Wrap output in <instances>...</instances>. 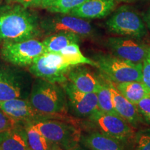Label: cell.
I'll use <instances>...</instances> for the list:
<instances>
[{"label":"cell","instance_id":"cell-1","mask_svg":"<svg viewBox=\"0 0 150 150\" xmlns=\"http://www.w3.org/2000/svg\"><path fill=\"white\" fill-rule=\"evenodd\" d=\"M42 33L39 17L31 8L19 4L0 5V42L36 39Z\"/></svg>","mask_w":150,"mask_h":150},{"label":"cell","instance_id":"cell-2","mask_svg":"<svg viewBox=\"0 0 150 150\" xmlns=\"http://www.w3.org/2000/svg\"><path fill=\"white\" fill-rule=\"evenodd\" d=\"M29 101L37 112L47 117L65 113L68 106L66 95L61 86L41 79L33 84Z\"/></svg>","mask_w":150,"mask_h":150},{"label":"cell","instance_id":"cell-3","mask_svg":"<svg viewBox=\"0 0 150 150\" xmlns=\"http://www.w3.org/2000/svg\"><path fill=\"white\" fill-rule=\"evenodd\" d=\"M93 61L104 78L113 83L142 81V63H134L111 54H98Z\"/></svg>","mask_w":150,"mask_h":150},{"label":"cell","instance_id":"cell-4","mask_svg":"<svg viewBox=\"0 0 150 150\" xmlns=\"http://www.w3.org/2000/svg\"><path fill=\"white\" fill-rule=\"evenodd\" d=\"M108 31L117 36L142 39L147 29L142 17L132 7L124 5L114 11L106 22Z\"/></svg>","mask_w":150,"mask_h":150},{"label":"cell","instance_id":"cell-5","mask_svg":"<svg viewBox=\"0 0 150 150\" xmlns=\"http://www.w3.org/2000/svg\"><path fill=\"white\" fill-rule=\"evenodd\" d=\"M38 130L48 140L69 150L77 147L81 136L79 129L64 122L44 119L32 122Z\"/></svg>","mask_w":150,"mask_h":150},{"label":"cell","instance_id":"cell-6","mask_svg":"<svg viewBox=\"0 0 150 150\" xmlns=\"http://www.w3.org/2000/svg\"><path fill=\"white\" fill-rule=\"evenodd\" d=\"M45 52L42 42L31 39L20 42H4L0 53L2 59L11 64L27 67Z\"/></svg>","mask_w":150,"mask_h":150},{"label":"cell","instance_id":"cell-7","mask_svg":"<svg viewBox=\"0 0 150 150\" xmlns=\"http://www.w3.org/2000/svg\"><path fill=\"white\" fill-rule=\"evenodd\" d=\"M43 33L50 35L59 32H70L81 38H90L95 34V29L88 21L68 14H53L40 20Z\"/></svg>","mask_w":150,"mask_h":150},{"label":"cell","instance_id":"cell-8","mask_svg":"<svg viewBox=\"0 0 150 150\" xmlns=\"http://www.w3.org/2000/svg\"><path fill=\"white\" fill-rule=\"evenodd\" d=\"M87 118L97 131L111 137L122 144L127 143L134 138L132 127L120 116L106 113L98 109Z\"/></svg>","mask_w":150,"mask_h":150},{"label":"cell","instance_id":"cell-9","mask_svg":"<svg viewBox=\"0 0 150 150\" xmlns=\"http://www.w3.org/2000/svg\"><path fill=\"white\" fill-rule=\"evenodd\" d=\"M106 46L112 55L134 63H142L150 54V46L134 38L110 37Z\"/></svg>","mask_w":150,"mask_h":150},{"label":"cell","instance_id":"cell-10","mask_svg":"<svg viewBox=\"0 0 150 150\" xmlns=\"http://www.w3.org/2000/svg\"><path fill=\"white\" fill-rule=\"evenodd\" d=\"M60 85L66 95L67 105L76 116L88 117L99 109L96 93L81 91L68 80Z\"/></svg>","mask_w":150,"mask_h":150},{"label":"cell","instance_id":"cell-11","mask_svg":"<svg viewBox=\"0 0 150 150\" xmlns=\"http://www.w3.org/2000/svg\"><path fill=\"white\" fill-rule=\"evenodd\" d=\"M0 108L13 120L21 124L32 123L47 117L37 112L29 100L22 98L0 102Z\"/></svg>","mask_w":150,"mask_h":150},{"label":"cell","instance_id":"cell-12","mask_svg":"<svg viewBox=\"0 0 150 150\" xmlns=\"http://www.w3.org/2000/svg\"><path fill=\"white\" fill-rule=\"evenodd\" d=\"M115 0H87L70 11L68 15L83 20L106 18L115 10Z\"/></svg>","mask_w":150,"mask_h":150},{"label":"cell","instance_id":"cell-13","mask_svg":"<svg viewBox=\"0 0 150 150\" xmlns=\"http://www.w3.org/2000/svg\"><path fill=\"white\" fill-rule=\"evenodd\" d=\"M24 85L16 71L0 67V102L23 98Z\"/></svg>","mask_w":150,"mask_h":150},{"label":"cell","instance_id":"cell-14","mask_svg":"<svg viewBox=\"0 0 150 150\" xmlns=\"http://www.w3.org/2000/svg\"><path fill=\"white\" fill-rule=\"evenodd\" d=\"M67 79L75 88L85 93H96L102 81L84 65L72 66L67 73Z\"/></svg>","mask_w":150,"mask_h":150},{"label":"cell","instance_id":"cell-15","mask_svg":"<svg viewBox=\"0 0 150 150\" xmlns=\"http://www.w3.org/2000/svg\"><path fill=\"white\" fill-rule=\"evenodd\" d=\"M106 83L111 93L114 108L118 115L134 127L138 126L140 123L142 122L143 119L137 110L136 105L127 100L117 91L113 83L108 81Z\"/></svg>","mask_w":150,"mask_h":150},{"label":"cell","instance_id":"cell-16","mask_svg":"<svg viewBox=\"0 0 150 150\" xmlns=\"http://www.w3.org/2000/svg\"><path fill=\"white\" fill-rule=\"evenodd\" d=\"M18 124L14 128L0 132L1 150H29L24 126Z\"/></svg>","mask_w":150,"mask_h":150},{"label":"cell","instance_id":"cell-17","mask_svg":"<svg viewBox=\"0 0 150 150\" xmlns=\"http://www.w3.org/2000/svg\"><path fill=\"white\" fill-rule=\"evenodd\" d=\"M81 139L91 150H124L120 142L97 131L90 133Z\"/></svg>","mask_w":150,"mask_h":150},{"label":"cell","instance_id":"cell-18","mask_svg":"<svg viewBox=\"0 0 150 150\" xmlns=\"http://www.w3.org/2000/svg\"><path fill=\"white\" fill-rule=\"evenodd\" d=\"M81 37L70 32H59L49 35L42 41L46 52L59 53L72 43H79Z\"/></svg>","mask_w":150,"mask_h":150},{"label":"cell","instance_id":"cell-19","mask_svg":"<svg viewBox=\"0 0 150 150\" xmlns=\"http://www.w3.org/2000/svg\"><path fill=\"white\" fill-rule=\"evenodd\" d=\"M114 84L117 91L134 105L150 95V92L142 81H127Z\"/></svg>","mask_w":150,"mask_h":150},{"label":"cell","instance_id":"cell-20","mask_svg":"<svg viewBox=\"0 0 150 150\" xmlns=\"http://www.w3.org/2000/svg\"><path fill=\"white\" fill-rule=\"evenodd\" d=\"M87 0H42L31 8H41L52 14H68Z\"/></svg>","mask_w":150,"mask_h":150},{"label":"cell","instance_id":"cell-21","mask_svg":"<svg viewBox=\"0 0 150 150\" xmlns=\"http://www.w3.org/2000/svg\"><path fill=\"white\" fill-rule=\"evenodd\" d=\"M29 150H48L54 143L48 140L32 123L24 124Z\"/></svg>","mask_w":150,"mask_h":150},{"label":"cell","instance_id":"cell-22","mask_svg":"<svg viewBox=\"0 0 150 150\" xmlns=\"http://www.w3.org/2000/svg\"><path fill=\"white\" fill-rule=\"evenodd\" d=\"M59 53L63 56L67 63L72 67L79 65H89L97 67V63L93 60L83 55L78 43H72L69 45Z\"/></svg>","mask_w":150,"mask_h":150},{"label":"cell","instance_id":"cell-23","mask_svg":"<svg viewBox=\"0 0 150 150\" xmlns=\"http://www.w3.org/2000/svg\"><path fill=\"white\" fill-rule=\"evenodd\" d=\"M98 101V108L101 111L112 115H118L114 108L110 90L104 81H102L96 91Z\"/></svg>","mask_w":150,"mask_h":150},{"label":"cell","instance_id":"cell-24","mask_svg":"<svg viewBox=\"0 0 150 150\" xmlns=\"http://www.w3.org/2000/svg\"><path fill=\"white\" fill-rule=\"evenodd\" d=\"M134 140V150H150V128L137 131Z\"/></svg>","mask_w":150,"mask_h":150},{"label":"cell","instance_id":"cell-25","mask_svg":"<svg viewBox=\"0 0 150 150\" xmlns=\"http://www.w3.org/2000/svg\"><path fill=\"white\" fill-rule=\"evenodd\" d=\"M136 106L142 119L150 125V95L142 99Z\"/></svg>","mask_w":150,"mask_h":150},{"label":"cell","instance_id":"cell-26","mask_svg":"<svg viewBox=\"0 0 150 150\" xmlns=\"http://www.w3.org/2000/svg\"><path fill=\"white\" fill-rule=\"evenodd\" d=\"M18 124L20 123L7 115L0 108V132L14 128Z\"/></svg>","mask_w":150,"mask_h":150},{"label":"cell","instance_id":"cell-27","mask_svg":"<svg viewBox=\"0 0 150 150\" xmlns=\"http://www.w3.org/2000/svg\"><path fill=\"white\" fill-rule=\"evenodd\" d=\"M142 82L150 92V54L142 63Z\"/></svg>","mask_w":150,"mask_h":150},{"label":"cell","instance_id":"cell-28","mask_svg":"<svg viewBox=\"0 0 150 150\" xmlns=\"http://www.w3.org/2000/svg\"><path fill=\"white\" fill-rule=\"evenodd\" d=\"M42 0H5L7 4H19L27 8H32L35 4L40 2Z\"/></svg>","mask_w":150,"mask_h":150},{"label":"cell","instance_id":"cell-29","mask_svg":"<svg viewBox=\"0 0 150 150\" xmlns=\"http://www.w3.org/2000/svg\"><path fill=\"white\" fill-rule=\"evenodd\" d=\"M142 19L147 27V29L150 31V7L142 15Z\"/></svg>","mask_w":150,"mask_h":150},{"label":"cell","instance_id":"cell-30","mask_svg":"<svg viewBox=\"0 0 150 150\" xmlns=\"http://www.w3.org/2000/svg\"><path fill=\"white\" fill-rule=\"evenodd\" d=\"M48 150H63L62 148L60 147V146L56 145V144H54L52 145V147L51 148H50Z\"/></svg>","mask_w":150,"mask_h":150},{"label":"cell","instance_id":"cell-31","mask_svg":"<svg viewBox=\"0 0 150 150\" xmlns=\"http://www.w3.org/2000/svg\"><path fill=\"white\" fill-rule=\"evenodd\" d=\"M117 2H129V1H134V0H115Z\"/></svg>","mask_w":150,"mask_h":150},{"label":"cell","instance_id":"cell-32","mask_svg":"<svg viewBox=\"0 0 150 150\" xmlns=\"http://www.w3.org/2000/svg\"><path fill=\"white\" fill-rule=\"evenodd\" d=\"M69 150H82V149H81L79 147H74V148H73V149H69Z\"/></svg>","mask_w":150,"mask_h":150},{"label":"cell","instance_id":"cell-33","mask_svg":"<svg viewBox=\"0 0 150 150\" xmlns=\"http://www.w3.org/2000/svg\"><path fill=\"white\" fill-rule=\"evenodd\" d=\"M4 1H5V0H0V5H1V4H2Z\"/></svg>","mask_w":150,"mask_h":150},{"label":"cell","instance_id":"cell-34","mask_svg":"<svg viewBox=\"0 0 150 150\" xmlns=\"http://www.w3.org/2000/svg\"><path fill=\"white\" fill-rule=\"evenodd\" d=\"M0 150H1V149H0Z\"/></svg>","mask_w":150,"mask_h":150}]
</instances>
